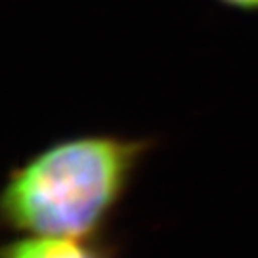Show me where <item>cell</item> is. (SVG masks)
<instances>
[{
	"label": "cell",
	"instance_id": "3957f363",
	"mask_svg": "<svg viewBox=\"0 0 258 258\" xmlns=\"http://www.w3.org/2000/svg\"><path fill=\"white\" fill-rule=\"evenodd\" d=\"M220 2L237 10H258V0H220Z\"/></svg>",
	"mask_w": 258,
	"mask_h": 258
},
{
	"label": "cell",
	"instance_id": "6da1fadb",
	"mask_svg": "<svg viewBox=\"0 0 258 258\" xmlns=\"http://www.w3.org/2000/svg\"><path fill=\"white\" fill-rule=\"evenodd\" d=\"M153 142L119 134L57 140L12 166L0 218L16 235L96 237L132 187Z\"/></svg>",
	"mask_w": 258,
	"mask_h": 258
},
{
	"label": "cell",
	"instance_id": "7a4b0ae2",
	"mask_svg": "<svg viewBox=\"0 0 258 258\" xmlns=\"http://www.w3.org/2000/svg\"><path fill=\"white\" fill-rule=\"evenodd\" d=\"M0 258H119L100 235H16L4 243Z\"/></svg>",
	"mask_w": 258,
	"mask_h": 258
}]
</instances>
